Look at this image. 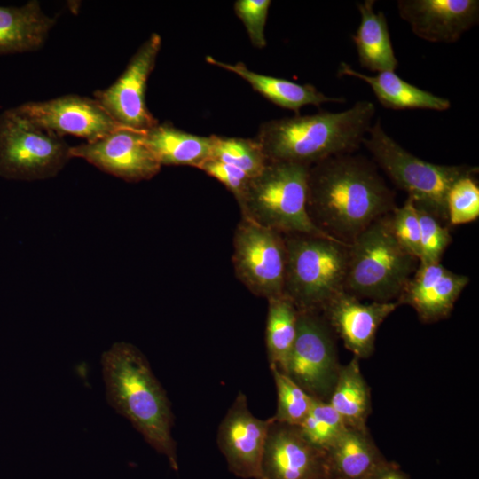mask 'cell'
I'll list each match as a JSON object with an SVG mask.
<instances>
[{"instance_id": "6da1fadb", "label": "cell", "mask_w": 479, "mask_h": 479, "mask_svg": "<svg viewBox=\"0 0 479 479\" xmlns=\"http://www.w3.org/2000/svg\"><path fill=\"white\" fill-rule=\"evenodd\" d=\"M397 207L376 164L353 153L310 167L307 208L314 224L344 243Z\"/></svg>"}, {"instance_id": "7a4b0ae2", "label": "cell", "mask_w": 479, "mask_h": 479, "mask_svg": "<svg viewBox=\"0 0 479 479\" xmlns=\"http://www.w3.org/2000/svg\"><path fill=\"white\" fill-rule=\"evenodd\" d=\"M101 365L108 404L177 472L171 403L145 356L135 345L117 342L103 352Z\"/></svg>"}, {"instance_id": "3957f363", "label": "cell", "mask_w": 479, "mask_h": 479, "mask_svg": "<svg viewBox=\"0 0 479 479\" xmlns=\"http://www.w3.org/2000/svg\"><path fill=\"white\" fill-rule=\"evenodd\" d=\"M376 109L362 100L342 112L285 117L260 125L255 137L268 161L312 166L330 157L356 152L372 126Z\"/></svg>"}, {"instance_id": "277c9868", "label": "cell", "mask_w": 479, "mask_h": 479, "mask_svg": "<svg viewBox=\"0 0 479 479\" xmlns=\"http://www.w3.org/2000/svg\"><path fill=\"white\" fill-rule=\"evenodd\" d=\"M389 214L349 244L345 291L360 300L397 301L420 263L396 240Z\"/></svg>"}, {"instance_id": "5b68a950", "label": "cell", "mask_w": 479, "mask_h": 479, "mask_svg": "<svg viewBox=\"0 0 479 479\" xmlns=\"http://www.w3.org/2000/svg\"><path fill=\"white\" fill-rule=\"evenodd\" d=\"M309 169L303 164L269 161L251 178L239 201L242 216L282 234L336 240L318 227L309 215Z\"/></svg>"}, {"instance_id": "8992f818", "label": "cell", "mask_w": 479, "mask_h": 479, "mask_svg": "<svg viewBox=\"0 0 479 479\" xmlns=\"http://www.w3.org/2000/svg\"><path fill=\"white\" fill-rule=\"evenodd\" d=\"M284 236V294L298 310L320 312L332 298L345 291L349 244L305 234Z\"/></svg>"}, {"instance_id": "52a82bcc", "label": "cell", "mask_w": 479, "mask_h": 479, "mask_svg": "<svg viewBox=\"0 0 479 479\" xmlns=\"http://www.w3.org/2000/svg\"><path fill=\"white\" fill-rule=\"evenodd\" d=\"M362 145L376 166L405 191L415 205L443 223H447L446 196L452 185L461 177L478 173V167L439 165L416 157L386 133L380 119L372 124Z\"/></svg>"}, {"instance_id": "ba28073f", "label": "cell", "mask_w": 479, "mask_h": 479, "mask_svg": "<svg viewBox=\"0 0 479 479\" xmlns=\"http://www.w3.org/2000/svg\"><path fill=\"white\" fill-rule=\"evenodd\" d=\"M62 137L43 130L18 111L0 114V177L21 181L55 177L71 159Z\"/></svg>"}, {"instance_id": "9c48e42d", "label": "cell", "mask_w": 479, "mask_h": 479, "mask_svg": "<svg viewBox=\"0 0 479 479\" xmlns=\"http://www.w3.org/2000/svg\"><path fill=\"white\" fill-rule=\"evenodd\" d=\"M336 339L320 312L299 310L297 334L284 373L312 397L325 402L342 367Z\"/></svg>"}, {"instance_id": "30bf717a", "label": "cell", "mask_w": 479, "mask_h": 479, "mask_svg": "<svg viewBox=\"0 0 479 479\" xmlns=\"http://www.w3.org/2000/svg\"><path fill=\"white\" fill-rule=\"evenodd\" d=\"M286 263L284 234L242 216L233 236L232 263L245 287L267 300L284 294Z\"/></svg>"}, {"instance_id": "8fae6325", "label": "cell", "mask_w": 479, "mask_h": 479, "mask_svg": "<svg viewBox=\"0 0 479 479\" xmlns=\"http://www.w3.org/2000/svg\"><path fill=\"white\" fill-rule=\"evenodd\" d=\"M161 46L160 35L152 33L117 80L108 88L94 92V98L120 125L145 131L158 123L146 106L145 90Z\"/></svg>"}, {"instance_id": "7c38bea8", "label": "cell", "mask_w": 479, "mask_h": 479, "mask_svg": "<svg viewBox=\"0 0 479 479\" xmlns=\"http://www.w3.org/2000/svg\"><path fill=\"white\" fill-rule=\"evenodd\" d=\"M272 421V417H255L248 407L247 396L238 392L216 435L218 449L231 473L242 479H261L263 454Z\"/></svg>"}, {"instance_id": "4fadbf2b", "label": "cell", "mask_w": 479, "mask_h": 479, "mask_svg": "<svg viewBox=\"0 0 479 479\" xmlns=\"http://www.w3.org/2000/svg\"><path fill=\"white\" fill-rule=\"evenodd\" d=\"M145 131L122 126L96 141L70 146L69 154L126 182L149 180L161 165L145 143Z\"/></svg>"}, {"instance_id": "5bb4252c", "label": "cell", "mask_w": 479, "mask_h": 479, "mask_svg": "<svg viewBox=\"0 0 479 479\" xmlns=\"http://www.w3.org/2000/svg\"><path fill=\"white\" fill-rule=\"evenodd\" d=\"M40 128L60 137L73 135L93 142L122 127L95 99L65 95L46 101H31L16 106Z\"/></svg>"}, {"instance_id": "9a60e30c", "label": "cell", "mask_w": 479, "mask_h": 479, "mask_svg": "<svg viewBox=\"0 0 479 479\" xmlns=\"http://www.w3.org/2000/svg\"><path fill=\"white\" fill-rule=\"evenodd\" d=\"M399 306L397 301L364 303L343 291L332 298L320 313L345 348L361 360L373 355L380 326Z\"/></svg>"}, {"instance_id": "2e32d148", "label": "cell", "mask_w": 479, "mask_h": 479, "mask_svg": "<svg viewBox=\"0 0 479 479\" xmlns=\"http://www.w3.org/2000/svg\"><path fill=\"white\" fill-rule=\"evenodd\" d=\"M326 475V452L309 443L298 426L273 419L264 445L261 479H318Z\"/></svg>"}, {"instance_id": "e0dca14e", "label": "cell", "mask_w": 479, "mask_h": 479, "mask_svg": "<svg viewBox=\"0 0 479 479\" xmlns=\"http://www.w3.org/2000/svg\"><path fill=\"white\" fill-rule=\"evenodd\" d=\"M400 17L420 38L454 43L478 23L477 0H399Z\"/></svg>"}, {"instance_id": "ac0fdd59", "label": "cell", "mask_w": 479, "mask_h": 479, "mask_svg": "<svg viewBox=\"0 0 479 479\" xmlns=\"http://www.w3.org/2000/svg\"><path fill=\"white\" fill-rule=\"evenodd\" d=\"M468 283L467 276L448 270L441 262L419 263L397 301L411 306L420 321L435 323L450 316Z\"/></svg>"}, {"instance_id": "d6986e66", "label": "cell", "mask_w": 479, "mask_h": 479, "mask_svg": "<svg viewBox=\"0 0 479 479\" xmlns=\"http://www.w3.org/2000/svg\"><path fill=\"white\" fill-rule=\"evenodd\" d=\"M56 23L36 0L21 6L0 5V55L34 51L41 48Z\"/></svg>"}, {"instance_id": "ffe728a7", "label": "cell", "mask_w": 479, "mask_h": 479, "mask_svg": "<svg viewBox=\"0 0 479 479\" xmlns=\"http://www.w3.org/2000/svg\"><path fill=\"white\" fill-rule=\"evenodd\" d=\"M206 61L236 74L268 100L280 107L294 111L297 114L301 107L307 105L319 106L325 103L345 102L344 98L326 96L311 84H299L289 80L254 72L242 62L225 63L212 56H207Z\"/></svg>"}, {"instance_id": "44dd1931", "label": "cell", "mask_w": 479, "mask_h": 479, "mask_svg": "<svg viewBox=\"0 0 479 479\" xmlns=\"http://www.w3.org/2000/svg\"><path fill=\"white\" fill-rule=\"evenodd\" d=\"M328 475L335 479H365L387 459L368 428L347 427L326 451Z\"/></svg>"}, {"instance_id": "7402d4cb", "label": "cell", "mask_w": 479, "mask_h": 479, "mask_svg": "<svg viewBox=\"0 0 479 479\" xmlns=\"http://www.w3.org/2000/svg\"><path fill=\"white\" fill-rule=\"evenodd\" d=\"M338 75L351 76L366 82L380 104L392 110L428 109L445 111L449 99L418 88L400 78L395 71L380 72L376 75L362 74L345 62H341Z\"/></svg>"}, {"instance_id": "603a6c76", "label": "cell", "mask_w": 479, "mask_h": 479, "mask_svg": "<svg viewBox=\"0 0 479 479\" xmlns=\"http://www.w3.org/2000/svg\"><path fill=\"white\" fill-rule=\"evenodd\" d=\"M374 0L357 4L360 23L352 35L362 67L372 72L395 71L398 60L393 50L386 17L374 11Z\"/></svg>"}, {"instance_id": "cb8c5ba5", "label": "cell", "mask_w": 479, "mask_h": 479, "mask_svg": "<svg viewBox=\"0 0 479 479\" xmlns=\"http://www.w3.org/2000/svg\"><path fill=\"white\" fill-rule=\"evenodd\" d=\"M144 140L160 164L199 168L211 157L212 138L181 130L170 122L157 123L144 133Z\"/></svg>"}, {"instance_id": "d4e9b609", "label": "cell", "mask_w": 479, "mask_h": 479, "mask_svg": "<svg viewBox=\"0 0 479 479\" xmlns=\"http://www.w3.org/2000/svg\"><path fill=\"white\" fill-rule=\"evenodd\" d=\"M360 359L353 357L342 365L328 403L347 427L366 428L372 411L371 389L360 370Z\"/></svg>"}, {"instance_id": "484cf974", "label": "cell", "mask_w": 479, "mask_h": 479, "mask_svg": "<svg viewBox=\"0 0 479 479\" xmlns=\"http://www.w3.org/2000/svg\"><path fill=\"white\" fill-rule=\"evenodd\" d=\"M298 313L286 294L268 300L265 342L270 367L285 371L297 334Z\"/></svg>"}, {"instance_id": "4316f807", "label": "cell", "mask_w": 479, "mask_h": 479, "mask_svg": "<svg viewBox=\"0 0 479 479\" xmlns=\"http://www.w3.org/2000/svg\"><path fill=\"white\" fill-rule=\"evenodd\" d=\"M211 157L236 167L251 177L257 176L268 160L255 138L227 137L211 135Z\"/></svg>"}, {"instance_id": "83f0119b", "label": "cell", "mask_w": 479, "mask_h": 479, "mask_svg": "<svg viewBox=\"0 0 479 479\" xmlns=\"http://www.w3.org/2000/svg\"><path fill=\"white\" fill-rule=\"evenodd\" d=\"M277 391L275 421L299 426L310 412L315 399L287 373L277 367H270Z\"/></svg>"}, {"instance_id": "f1b7e54d", "label": "cell", "mask_w": 479, "mask_h": 479, "mask_svg": "<svg viewBox=\"0 0 479 479\" xmlns=\"http://www.w3.org/2000/svg\"><path fill=\"white\" fill-rule=\"evenodd\" d=\"M298 428L309 443L326 452L347 426L328 402L315 399L310 412Z\"/></svg>"}, {"instance_id": "f546056e", "label": "cell", "mask_w": 479, "mask_h": 479, "mask_svg": "<svg viewBox=\"0 0 479 479\" xmlns=\"http://www.w3.org/2000/svg\"><path fill=\"white\" fill-rule=\"evenodd\" d=\"M475 176L457 180L446 196L447 223L460 225L471 223L479 216V186Z\"/></svg>"}, {"instance_id": "4dcf8cb0", "label": "cell", "mask_w": 479, "mask_h": 479, "mask_svg": "<svg viewBox=\"0 0 479 479\" xmlns=\"http://www.w3.org/2000/svg\"><path fill=\"white\" fill-rule=\"evenodd\" d=\"M415 207L420 227L421 255L420 263H438L452 242L450 230L433 214L421 207L417 205Z\"/></svg>"}, {"instance_id": "1f68e13d", "label": "cell", "mask_w": 479, "mask_h": 479, "mask_svg": "<svg viewBox=\"0 0 479 479\" xmlns=\"http://www.w3.org/2000/svg\"><path fill=\"white\" fill-rule=\"evenodd\" d=\"M391 232L400 246L420 262L421 255L420 227L416 207L407 197L401 207L389 214Z\"/></svg>"}, {"instance_id": "d6a6232c", "label": "cell", "mask_w": 479, "mask_h": 479, "mask_svg": "<svg viewBox=\"0 0 479 479\" xmlns=\"http://www.w3.org/2000/svg\"><path fill=\"white\" fill-rule=\"evenodd\" d=\"M271 3L270 0H237L234 4V12L255 48L266 46L264 27Z\"/></svg>"}, {"instance_id": "836d02e7", "label": "cell", "mask_w": 479, "mask_h": 479, "mask_svg": "<svg viewBox=\"0 0 479 479\" xmlns=\"http://www.w3.org/2000/svg\"><path fill=\"white\" fill-rule=\"evenodd\" d=\"M198 169L222 183L238 202L242 199L252 178L243 170L213 158L205 161Z\"/></svg>"}, {"instance_id": "e575fe53", "label": "cell", "mask_w": 479, "mask_h": 479, "mask_svg": "<svg viewBox=\"0 0 479 479\" xmlns=\"http://www.w3.org/2000/svg\"><path fill=\"white\" fill-rule=\"evenodd\" d=\"M365 479H410V476L402 470L399 465L387 459Z\"/></svg>"}, {"instance_id": "d590c367", "label": "cell", "mask_w": 479, "mask_h": 479, "mask_svg": "<svg viewBox=\"0 0 479 479\" xmlns=\"http://www.w3.org/2000/svg\"><path fill=\"white\" fill-rule=\"evenodd\" d=\"M318 479H335V478H333L329 475H326V476H323V477H320V478H318Z\"/></svg>"}]
</instances>
